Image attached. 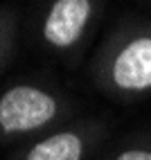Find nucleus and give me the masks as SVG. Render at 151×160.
Returning <instances> with one entry per match:
<instances>
[{"label":"nucleus","mask_w":151,"mask_h":160,"mask_svg":"<svg viewBox=\"0 0 151 160\" xmlns=\"http://www.w3.org/2000/svg\"><path fill=\"white\" fill-rule=\"evenodd\" d=\"M90 77L97 90L117 102L151 95V23H128L104 41Z\"/></svg>","instance_id":"nucleus-1"},{"label":"nucleus","mask_w":151,"mask_h":160,"mask_svg":"<svg viewBox=\"0 0 151 160\" xmlns=\"http://www.w3.org/2000/svg\"><path fill=\"white\" fill-rule=\"evenodd\" d=\"M70 102L61 92L38 83H12L0 92V142L23 140L54 131L66 122Z\"/></svg>","instance_id":"nucleus-2"},{"label":"nucleus","mask_w":151,"mask_h":160,"mask_svg":"<svg viewBox=\"0 0 151 160\" xmlns=\"http://www.w3.org/2000/svg\"><path fill=\"white\" fill-rule=\"evenodd\" d=\"M99 14V0H50L41 18L38 34L50 50L68 52L77 48Z\"/></svg>","instance_id":"nucleus-3"},{"label":"nucleus","mask_w":151,"mask_h":160,"mask_svg":"<svg viewBox=\"0 0 151 160\" xmlns=\"http://www.w3.org/2000/svg\"><path fill=\"white\" fill-rule=\"evenodd\" d=\"M104 133V124L90 120L59 126L23 147L12 160H86Z\"/></svg>","instance_id":"nucleus-4"},{"label":"nucleus","mask_w":151,"mask_h":160,"mask_svg":"<svg viewBox=\"0 0 151 160\" xmlns=\"http://www.w3.org/2000/svg\"><path fill=\"white\" fill-rule=\"evenodd\" d=\"M18 41V12L12 7H0V72L12 61Z\"/></svg>","instance_id":"nucleus-5"},{"label":"nucleus","mask_w":151,"mask_h":160,"mask_svg":"<svg viewBox=\"0 0 151 160\" xmlns=\"http://www.w3.org/2000/svg\"><path fill=\"white\" fill-rule=\"evenodd\" d=\"M111 160H151V144H147V142L126 144Z\"/></svg>","instance_id":"nucleus-6"}]
</instances>
